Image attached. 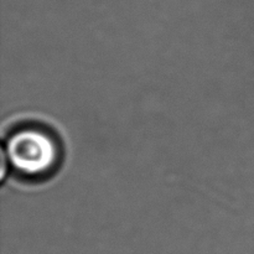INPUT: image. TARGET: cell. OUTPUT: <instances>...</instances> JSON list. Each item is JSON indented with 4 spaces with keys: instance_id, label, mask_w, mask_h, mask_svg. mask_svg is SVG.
I'll use <instances>...</instances> for the list:
<instances>
[{
    "instance_id": "obj_1",
    "label": "cell",
    "mask_w": 254,
    "mask_h": 254,
    "mask_svg": "<svg viewBox=\"0 0 254 254\" xmlns=\"http://www.w3.org/2000/svg\"><path fill=\"white\" fill-rule=\"evenodd\" d=\"M9 159L27 175L44 173L57 160V145L51 136L37 129H27L9 139Z\"/></svg>"
}]
</instances>
